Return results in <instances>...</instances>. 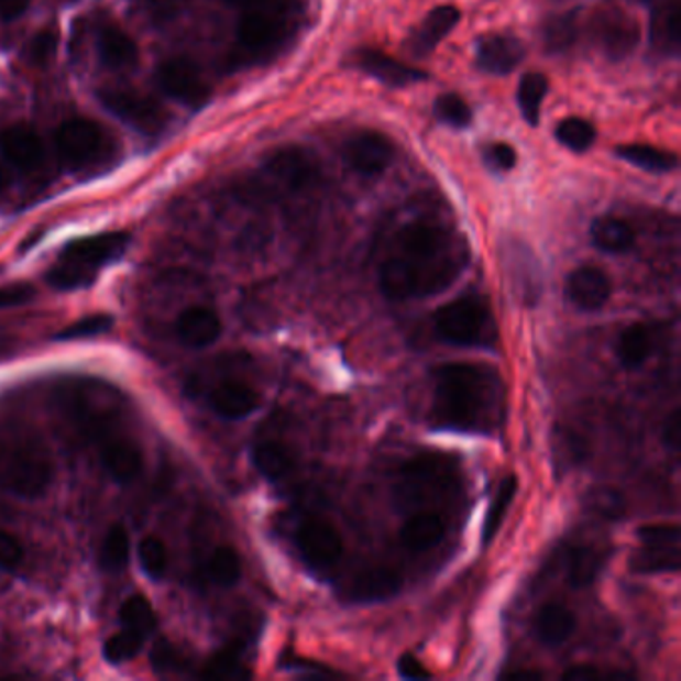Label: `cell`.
Segmentation results:
<instances>
[{
	"mask_svg": "<svg viewBox=\"0 0 681 681\" xmlns=\"http://www.w3.org/2000/svg\"><path fill=\"white\" fill-rule=\"evenodd\" d=\"M396 666H398V673H400L402 678H406V680H428V678H432V673L426 670L422 661L418 660L416 656H411V653L400 656V660H398Z\"/></svg>",
	"mask_w": 681,
	"mask_h": 681,
	"instance_id": "53",
	"label": "cell"
},
{
	"mask_svg": "<svg viewBox=\"0 0 681 681\" xmlns=\"http://www.w3.org/2000/svg\"><path fill=\"white\" fill-rule=\"evenodd\" d=\"M639 24L631 14L619 9L600 11L592 21V39L595 46L609 61H624L639 44Z\"/></svg>",
	"mask_w": 681,
	"mask_h": 681,
	"instance_id": "11",
	"label": "cell"
},
{
	"mask_svg": "<svg viewBox=\"0 0 681 681\" xmlns=\"http://www.w3.org/2000/svg\"><path fill=\"white\" fill-rule=\"evenodd\" d=\"M680 0H668L658 7L649 21V43L666 56L680 55Z\"/></svg>",
	"mask_w": 681,
	"mask_h": 681,
	"instance_id": "23",
	"label": "cell"
},
{
	"mask_svg": "<svg viewBox=\"0 0 681 681\" xmlns=\"http://www.w3.org/2000/svg\"><path fill=\"white\" fill-rule=\"evenodd\" d=\"M394 142L389 141L386 134L374 130L358 132L344 146L347 163L364 176H378L384 173L394 161Z\"/></svg>",
	"mask_w": 681,
	"mask_h": 681,
	"instance_id": "15",
	"label": "cell"
},
{
	"mask_svg": "<svg viewBox=\"0 0 681 681\" xmlns=\"http://www.w3.org/2000/svg\"><path fill=\"white\" fill-rule=\"evenodd\" d=\"M202 678H217V680H232V678H249V671L244 670L240 661L239 649L227 648L217 653L212 660L208 661L205 670L200 673Z\"/></svg>",
	"mask_w": 681,
	"mask_h": 681,
	"instance_id": "44",
	"label": "cell"
},
{
	"mask_svg": "<svg viewBox=\"0 0 681 681\" xmlns=\"http://www.w3.org/2000/svg\"><path fill=\"white\" fill-rule=\"evenodd\" d=\"M663 443L673 450V452H678L680 450L681 443V411L680 408H675V410L671 411L670 416L666 418V422H663Z\"/></svg>",
	"mask_w": 681,
	"mask_h": 681,
	"instance_id": "55",
	"label": "cell"
},
{
	"mask_svg": "<svg viewBox=\"0 0 681 681\" xmlns=\"http://www.w3.org/2000/svg\"><path fill=\"white\" fill-rule=\"evenodd\" d=\"M468 250L452 228L418 218L394 234L380 266V290L394 303L442 293L462 274Z\"/></svg>",
	"mask_w": 681,
	"mask_h": 681,
	"instance_id": "1",
	"label": "cell"
},
{
	"mask_svg": "<svg viewBox=\"0 0 681 681\" xmlns=\"http://www.w3.org/2000/svg\"><path fill=\"white\" fill-rule=\"evenodd\" d=\"M139 562L142 572L146 573L151 580H163L168 570V553L164 548L163 541L156 536H149L139 543Z\"/></svg>",
	"mask_w": 681,
	"mask_h": 681,
	"instance_id": "43",
	"label": "cell"
},
{
	"mask_svg": "<svg viewBox=\"0 0 681 681\" xmlns=\"http://www.w3.org/2000/svg\"><path fill=\"white\" fill-rule=\"evenodd\" d=\"M460 22V11L452 4H443L428 12L424 21L411 31L408 39V48L414 56H426L432 53L438 44L442 43L448 34L454 31Z\"/></svg>",
	"mask_w": 681,
	"mask_h": 681,
	"instance_id": "21",
	"label": "cell"
},
{
	"mask_svg": "<svg viewBox=\"0 0 681 681\" xmlns=\"http://www.w3.org/2000/svg\"><path fill=\"white\" fill-rule=\"evenodd\" d=\"M33 0H0V19L2 21H17L24 12L29 11Z\"/></svg>",
	"mask_w": 681,
	"mask_h": 681,
	"instance_id": "56",
	"label": "cell"
},
{
	"mask_svg": "<svg viewBox=\"0 0 681 681\" xmlns=\"http://www.w3.org/2000/svg\"><path fill=\"white\" fill-rule=\"evenodd\" d=\"M34 294H36V290H34L31 284H9V286H2L0 288V310L31 303Z\"/></svg>",
	"mask_w": 681,
	"mask_h": 681,
	"instance_id": "51",
	"label": "cell"
},
{
	"mask_svg": "<svg viewBox=\"0 0 681 681\" xmlns=\"http://www.w3.org/2000/svg\"><path fill=\"white\" fill-rule=\"evenodd\" d=\"M580 36V21L575 12L553 14L541 26V43L543 48L552 55H560L570 51Z\"/></svg>",
	"mask_w": 681,
	"mask_h": 681,
	"instance_id": "33",
	"label": "cell"
},
{
	"mask_svg": "<svg viewBox=\"0 0 681 681\" xmlns=\"http://www.w3.org/2000/svg\"><path fill=\"white\" fill-rule=\"evenodd\" d=\"M130 558V536L124 526L114 524L107 531L100 546V565L107 572H120L127 568Z\"/></svg>",
	"mask_w": 681,
	"mask_h": 681,
	"instance_id": "37",
	"label": "cell"
},
{
	"mask_svg": "<svg viewBox=\"0 0 681 681\" xmlns=\"http://www.w3.org/2000/svg\"><path fill=\"white\" fill-rule=\"evenodd\" d=\"M114 325V320L109 314H90L80 320H76L75 325L63 328L61 334H56V340H83V338H92V336L107 334L110 328Z\"/></svg>",
	"mask_w": 681,
	"mask_h": 681,
	"instance_id": "45",
	"label": "cell"
},
{
	"mask_svg": "<svg viewBox=\"0 0 681 681\" xmlns=\"http://www.w3.org/2000/svg\"><path fill=\"white\" fill-rule=\"evenodd\" d=\"M266 171L278 185L300 190L310 185L316 176V163L303 149H284L272 156Z\"/></svg>",
	"mask_w": 681,
	"mask_h": 681,
	"instance_id": "22",
	"label": "cell"
},
{
	"mask_svg": "<svg viewBox=\"0 0 681 681\" xmlns=\"http://www.w3.org/2000/svg\"><path fill=\"white\" fill-rule=\"evenodd\" d=\"M239 4L240 14L242 12H260V14H274L293 19L296 0H234Z\"/></svg>",
	"mask_w": 681,
	"mask_h": 681,
	"instance_id": "48",
	"label": "cell"
},
{
	"mask_svg": "<svg viewBox=\"0 0 681 681\" xmlns=\"http://www.w3.org/2000/svg\"><path fill=\"white\" fill-rule=\"evenodd\" d=\"M680 570V548L644 546L631 558V572L661 573Z\"/></svg>",
	"mask_w": 681,
	"mask_h": 681,
	"instance_id": "35",
	"label": "cell"
},
{
	"mask_svg": "<svg viewBox=\"0 0 681 681\" xmlns=\"http://www.w3.org/2000/svg\"><path fill=\"white\" fill-rule=\"evenodd\" d=\"M55 468L43 443L26 436H0V487L22 499L44 496Z\"/></svg>",
	"mask_w": 681,
	"mask_h": 681,
	"instance_id": "4",
	"label": "cell"
},
{
	"mask_svg": "<svg viewBox=\"0 0 681 681\" xmlns=\"http://www.w3.org/2000/svg\"><path fill=\"white\" fill-rule=\"evenodd\" d=\"M97 97L112 117L142 134H158L166 127L163 107L141 92L124 88H100Z\"/></svg>",
	"mask_w": 681,
	"mask_h": 681,
	"instance_id": "9",
	"label": "cell"
},
{
	"mask_svg": "<svg viewBox=\"0 0 681 681\" xmlns=\"http://www.w3.org/2000/svg\"><path fill=\"white\" fill-rule=\"evenodd\" d=\"M433 422L460 432H490L502 418V384L496 372L452 362L436 370Z\"/></svg>",
	"mask_w": 681,
	"mask_h": 681,
	"instance_id": "2",
	"label": "cell"
},
{
	"mask_svg": "<svg viewBox=\"0 0 681 681\" xmlns=\"http://www.w3.org/2000/svg\"><path fill=\"white\" fill-rule=\"evenodd\" d=\"M653 352V332L648 325H631L617 340L616 354L626 370H638Z\"/></svg>",
	"mask_w": 681,
	"mask_h": 681,
	"instance_id": "31",
	"label": "cell"
},
{
	"mask_svg": "<svg viewBox=\"0 0 681 681\" xmlns=\"http://www.w3.org/2000/svg\"><path fill=\"white\" fill-rule=\"evenodd\" d=\"M592 508L597 509V514L602 516H609V518H616L619 514V509L624 508L619 494L616 492H609V490H602L595 494V499L592 502Z\"/></svg>",
	"mask_w": 681,
	"mask_h": 681,
	"instance_id": "54",
	"label": "cell"
},
{
	"mask_svg": "<svg viewBox=\"0 0 681 681\" xmlns=\"http://www.w3.org/2000/svg\"><path fill=\"white\" fill-rule=\"evenodd\" d=\"M616 154L631 166H638L646 173L663 174L678 168V156L670 151H661L649 144H624L616 149Z\"/></svg>",
	"mask_w": 681,
	"mask_h": 681,
	"instance_id": "32",
	"label": "cell"
},
{
	"mask_svg": "<svg viewBox=\"0 0 681 681\" xmlns=\"http://www.w3.org/2000/svg\"><path fill=\"white\" fill-rule=\"evenodd\" d=\"M516 492H518V480H516V476L506 477L497 487V494L492 499V506L487 509L486 521H484V531H482L484 543L494 540L496 531L499 530L502 521H504L506 514H508L509 504H512V499L516 496Z\"/></svg>",
	"mask_w": 681,
	"mask_h": 681,
	"instance_id": "39",
	"label": "cell"
},
{
	"mask_svg": "<svg viewBox=\"0 0 681 681\" xmlns=\"http://www.w3.org/2000/svg\"><path fill=\"white\" fill-rule=\"evenodd\" d=\"M220 334V316L208 306H190L176 320V336L188 348L212 347Z\"/></svg>",
	"mask_w": 681,
	"mask_h": 681,
	"instance_id": "20",
	"label": "cell"
},
{
	"mask_svg": "<svg viewBox=\"0 0 681 681\" xmlns=\"http://www.w3.org/2000/svg\"><path fill=\"white\" fill-rule=\"evenodd\" d=\"M433 330L455 347H490L496 340V322L486 300L464 296L442 306L433 316Z\"/></svg>",
	"mask_w": 681,
	"mask_h": 681,
	"instance_id": "5",
	"label": "cell"
},
{
	"mask_svg": "<svg viewBox=\"0 0 681 681\" xmlns=\"http://www.w3.org/2000/svg\"><path fill=\"white\" fill-rule=\"evenodd\" d=\"M452 486H455V472L450 460L440 455H418L402 465L394 486V499L400 508H406L428 497L442 496Z\"/></svg>",
	"mask_w": 681,
	"mask_h": 681,
	"instance_id": "7",
	"label": "cell"
},
{
	"mask_svg": "<svg viewBox=\"0 0 681 681\" xmlns=\"http://www.w3.org/2000/svg\"><path fill=\"white\" fill-rule=\"evenodd\" d=\"M208 406L224 420H242L259 410L260 394L239 380H224L208 392Z\"/></svg>",
	"mask_w": 681,
	"mask_h": 681,
	"instance_id": "19",
	"label": "cell"
},
{
	"mask_svg": "<svg viewBox=\"0 0 681 681\" xmlns=\"http://www.w3.org/2000/svg\"><path fill=\"white\" fill-rule=\"evenodd\" d=\"M130 244L127 232H105L66 244L46 281L56 290H78L97 281L98 272L122 259Z\"/></svg>",
	"mask_w": 681,
	"mask_h": 681,
	"instance_id": "3",
	"label": "cell"
},
{
	"mask_svg": "<svg viewBox=\"0 0 681 681\" xmlns=\"http://www.w3.org/2000/svg\"><path fill=\"white\" fill-rule=\"evenodd\" d=\"M152 666H154V670L161 671V673L185 675L190 663L186 660L185 653L178 649V646L163 639L152 649Z\"/></svg>",
	"mask_w": 681,
	"mask_h": 681,
	"instance_id": "46",
	"label": "cell"
},
{
	"mask_svg": "<svg viewBox=\"0 0 681 681\" xmlns=\"http://www.w3.org/2000/svg\"><path fill=\"white\" fill-rule=\"evenodd\" d=\"M56 151L70 171H88L109 161L112 141L95 120L70 119L56 130Z\"/></svg>",
	"mask_w": 681,
	"mask_h": 681,
	"instance_id": "6",
	"label": "cell"
},
{
	"mask_svg": "<svg viewBox=\"0 0 681 681\" xmlns=\"http://www.w3.org/2000/svg\"><path fill=\"white\" fill-rule=\"evenodd\" d=\"M146 638L141 634H134L127 627H120L119 634H112L107 641H105V660L112 663V666H120L124 661H130L132 658H136L141 653L142 646H144Z\"/></svg>",
	"mask_w": 681,
	"mask_h": 681,
	"instance_id": "41",
	"label": "cell"
},
{
	"mask_svg": "<svg viewBox=\"0 0 681 681\" xmlns=\"http://www.w3.org/2000/svg\"><path fill=\"white\" fill-rule=\"evenodd\" d=\"M348 65L392 88L410 87L428 78L420 68L404 65L394 56H388L376 48H358L348 58Z\"/></svg>",
	"mask_w": 681,
	"mask_h": 681,
	"instance_id": "14",
	"label": "cell"
},
{
	"mask_svg": "<svg viewBox=\"0 0 681 681\" xmlns=\"http://www.w3.org/2000/svg\"><path fill=\"white\" fill-rule=\"evenodd\" d=\"M24 560V548L17 536L9 531L0 530V570L12 572Z\"/></svg>",
	"mask_w": 681,
	"mask_h": 681,
	"instance_id": "49",
	"label": "cell"
},
{
	"mask_svg": "<svg viewBox=\"0 0 681 681\" xmlns=\"http://www.w3.org/2000/svg\"><path fill=\"white\" fill-rule=\"evenodd\" d=\"M120 627L149 638L156 627V616L151 602L141 594L130 595L119 609Z\"/></svg>",
	"mask_w": 681,
	"mask_h": 681,
	"instance_id": "36",
	"label": "cell"
},
{
	"mask_svg": "<svg viewBox=\"0 0 681 681\" xmlns=\"http://www.w3.org/2000/svg\"><path fill=\"white\" fill-rule=\"evenodd\" d=\"M556 139L565 149L573 152H585L592 149L595 142V129L592 122L580 117L563 119L556 129Z\"/></svg>",
	"mask_w": 681,
	"mask_h": 681,
	"instance_id": "40",
	"label": "cell"
},
{
	"mask_svg": "<svg viewBox=\"0 0 681 681\" xmlns=\"http://www.w3.org/2000/svg\"><path fill=\"white\" fill-rule=\"evenodd\" d=\"M433 114L438 117V120H442L443 124H448L452 129H465L472 122L470 105L465 102L464 98L452 95V92L436 98Z\"/></svg>",
	"mask_w": 681,
	"mask_h": 681,
	"instance_id": "42",
	"label": "cell"
},
{
	"mask_svg": "<svg viewBox=\"0 0 681 681\" xmlns=\"http://www.w3.org/2000/svg\"><path fill=\"white\" fill-rule=\"evenodd\" d=\"M575 614L563 604H546L534 617V634L546 646H562L575 631Z\"/></svg>",
	"mask_w": 681,
	"mask_h": 681,
	"instance_id": "25",
	"label": "cell"
},
{
	"mask_svg": "<svg viewBox=\"0 0 681 681\" xmlns=\"http://www.w3.org/2000/svg\"><path fill=\"white\" fill-rule=\"evenodd\" d=\"M56 34L51 31H43L36 34L29 44V56L34 63H46L51 56L55 55Z\"/></svg>",
	"mask_w": 681,
	"mask_h": 681,
	"instance_id": "52",
	"label": "cell"
},
{
	"mask_svg": "<svg viewBox=\"0 0 681 681\" xmlns=\"http://www.w3.org/2000/svg\"><path fill=\"white\" fill-rule=\"evenodd\" d=\"M0 154L22 173H34L44 163V142L33 127L12 124L0 132Z\"/></svg>",
	"mask_w": 681,
	"mask_h": 681,
	"instance_id": "16",
	"label": "cell"
},
{
	"mask_svg": "<svg viewBox=\"0 0 681 681\" xmlns=\"http://www.w3.org/2000/svg\"><path fill=\"white\" fill-rule=\"evenodd\" d=\"M293 33V19L242 12L237 26V46L244 58L264 61L276 55Z\"/></svg>",
	"mask_w": 681,
	"mask_h": 681,
	"instance_id": "8",
	"label": "cell"
},
{
	"mask_svg": "<svg viewBox=\"0 0 681 681\" xmlns=\"http://www.w3.org/2000/svg\"><path fill=\"white\" fill-rule=\"evenodd\" d=\"M97 46L100 61L114 70L132 68L139 61V46L129 33L114 24H107L98 31Z\"/></svg>",
	"mask_w": 681,
	"mask_h": 681,
	"instance_id": "27",
	"label": "cell"
},
{
	"mask_svg": "<svg viewBox=\"0 0 681 681\" xmlns=\"http://www.w3.org/2000/svg\"><path fill=\"white\" fill-rule=\"evenodd\" d=\"M400 573L386 565L369 568L364 572L356 573V578L350 584L348 595L358 602H376L388 600L400 590Z\"/></svg>",
	"mask_w": 681,
	"mask_h": 681,
	"instance_id": "26",
	"label": "cell"
},
{
	"mask_svg": "<svg viewBox=\"0 0 681 681\" xmlns=\"http://www.w3.org/2000/svg\"><path fill=\"white\" fill-rule=\"evenodd\" d=\"M524 56V44L509 34H486L476 44V66L486 75H509L518 68Z\"/></svg>",
	"mask_w": 681,
	"mask_h": 681,
	"instance_id": "17",
	"label": "cell"
},
{
	"mask_svg": "<svg viewBox=\"0 0 681 681\" xmlns=\"http://www.w3.org/2000/svg\"><path fill=\"white\" fill-rule=\"evenodd\" d=\"M252 462L268 482H282L294 470V455L284 443L260 440L252 448Z\"/></svg>",
	"mask_w": 681,
	"mask_h": 681,
	"instance_id": "28",
	"label": "cell"
},
{
	"mask_svg": "<svg viewBox=\"0 0 681 681\" xmlns=\"http://www.w3.org/2000/svg\"><path fill=\"white\" fill-rule=\"evenodd\" d=\"M156 80L168 97L190 109H200L208 102L210 88L200 68L188 58H168L156 70Z\"/></svg>",
	"mask_w": 681,
	"mask_h": 681,
	"instance_id": "13",
	"label": "cell"
},
{
	"mask_svg": "<svg viewBox=\"0 0 681 681\" xmlns=\"http://www.w3.org/2000/svg\"><path fill=\"white\" fill-rule=\"evenodd\" d=\"M206 572L215 584L222 585V587L237 584L240 575H242V562H240L239 552L230 546H220L208 558Z\"/></svg>",
	"mask_w": 681,
	"mask_h": 681,
	"instance_id": "38",
	"label": "cell"
},
{
	"mask_svg": "<svg viewBox=\"0 0 681 681\" xmlns=\"http://www.w3.org/2000/svg\"><path fill=\"white\" fill-rule=\"evenodd\" d=\"M638 538L644 546L680 548V526L678 524H648L639 528Z\"/></svg>",
	"mask_w": 681,
	"mask_h": 681,
	"instance_id": "47",
	"label": "cell"
},
{
	"mask_svg": "<svg viewBox=\"0 0 681 681\" xmlns=\"http://www.w3.org/2000/svg\"><path fill=\"white\" fill-rule=\"evenodd\" d=\"M448 524L436 512H418L402 526L400 540L410 552L432 550L446 538Z\"/></svg>",
	"mask_w": 681,
	"mask_h": 681,
	"instance_id": "24",
	"label": "cell"
},
{
	"mask_svg": "<svg viewBox=\"0 0 681 681\" xmlns=\"http://www.w3.org/2000/svg\"><path fill=\"white\" fill-rule=\"evenodd\" d=\"M590 237L595 249L607 254H626L636 244V232L627 222L614 217L594 220V224L590 228Z\"/></svg>",
	"mask_w": 681,
	"mask_h": 681,
	"instance_id": "29",
	"label": "cell"
},
{
	"mask_svg": "<svg viewBox=\"0 0 681 681\" xmlns=\"http://www.w3.org/2000/svg\"><path fill=\"white\" fill-rule=\"evenodd\" d=\"M612 296V281L595 266H582L565 281V298L584 312H595L606 306Z\"/></svg>",
	"mask_w": 681,
	"mask_h": 681,
	"instance_id": "18",
	"label": "cell"
},
{
	"mask_svg": "<svg viewBox=\"0 0 681 681\" xmlns=\"http://www.w3.org/2000/svg\"><path fill=\"white\" fill-rule=\"evenodd\" d=\"M604 568V552L592 546H573L565 553V580L572 587H587Z\"/></svg>",
	"mask_w": 681,
	"mask_h": 681,
	"instance_id": "30",
	"label": "cell"
},
{
	"mask_svg": "<svg viewBox=\"0 0 681 681\" xmlns=\"http://www.w3.org/2000/svg\"><path fill=\"white\" fill-rule=\"evenodd\" d=\"M548 78L541 73H528L521 76L518 85V107L524 120L530 127L540 124L541 105L548 95Z\"/></svg>",
	"mask_w": 681,
	"mask_h": 681,
	"instance_id": "34",
	"label": "cell"
},
{
	"mask_svg": "<svg viewBox=\"0 0 681 681\" xmlns=\"http://www.w3.org/2000/svg\"><path fill=\"white\" fill-rule=\"evenodd\" d=\"M484 158H486L487 166L497 173H508L518 163V154L506 142L490 144L484 152Z\"/></svg>",
	"mask_w": 681,
	"mask_h": 681,
	"instance_id": "50",
	"label": "cell"
},
{
	"mask_svg": "<svg viewBox=\"0 0 681 681\" xmlns=\"http://www.w3.org/2000/svg\"><path fill=\"white\" fill-rule=\"evenodd\" d=\"M88 446L95 450L98 462L117 484H130L141 476L144 465L141 448L120 426L98 433Z\"/></svg>",
	"mask_w": 681,
	"mask_h": 681,
	"instance_id": "10",
	"label": "cell"
},
{
	"mask_svg": "<svg viewBox=\"0 0 681 681\" xmlns=\"http://www.w3.org/2000/svg\"><path fill=\"white\" fill-rule=\"evenodd\" d=\"M296 548L310 568L328 570L342 560L344 541L328 519L308 518L296 530Z\"/></svg>",
	"mask_w": 681,
	"mask_h": 681,
	"instance_id": "12",
	"label": "cell"
}]
</instances>
